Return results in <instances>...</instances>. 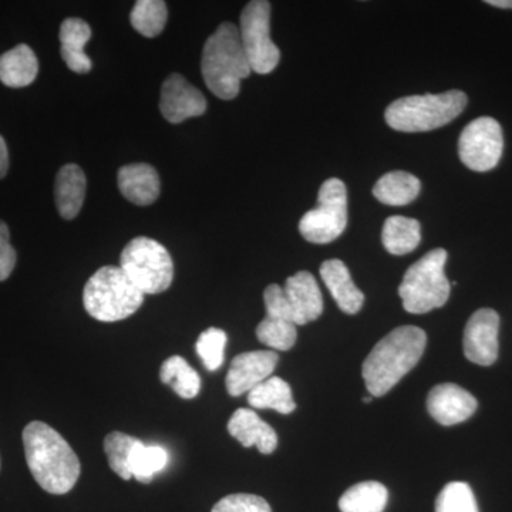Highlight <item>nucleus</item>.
<instances>
[{
	"label": "nucleus",
	"instance_id": "7",
	"mask_svg": "<svg viewBox=\"0 0 512 512\" xmlns=\"http://www.w3.org/2000/svg\"><path fill=\"white\" fill-rule=\"evenodd\" d=\"M120 268L144 295L163 293L173 284V258L156 239L137 237L128 242Z\"/></svg>",
	"mask_w": 512,
	"mask_h": 512
},
{
	"label": "nucleus",
	"instance_id": "27",
	"mask_svg": "<svg viewBox=\"0 0 512 512\" xmlns=\"http://www.w3.org/2000/svg\"><path fill=\"white\" fill-rule=\"evenodd\" d=\"M168 464V453L160 446H146L138 441L130 457L131 476L140 483L148 484Z\"/></svg>",
	"mask_w": 512,
	"mask_h": 512
},
{
	"label": "nucleus",
	"instance_id": "4",
	"mask_svg": "<svg viewBox=\"0 0 512 512\" xmlns=\"http://www.w3.org/2000/svg\"><path fill=\"white\" fill-rule=\"evenodd\" d=\"M468 103L461 90L440 94L407 96L393 101L384 113V119L393 130L402 133H424L444 127L457 119Z\"/></svg>",
	"mask_w": 512,
	"mask_h": 512
},
{
	"label": "nucleus",
	"instance_id": "1",
	"mask_svg": "<svg viewBox=\"0 0 512 512\" xmlns=\"http://www.w3.org/2000/svg\"><path fill=\"white\" fill-rule=\"evenodd\" d=\"M23 446L30 473L43 490L55 495L73 490L82 467L62 434L43 421H32L23 430Z\"/></svg>",
	"mask_w": 512,
	"mask_h": 512
},
{
	"label": "nucleus",
	"instance_id": "29",
	"mask_svg": "<svg viewBox=\"0 0 512 512\" xmlns=\"http://www.w3.org/2000/svg\"><path fill=\"white\" fill-rule=\"evenodd\" d=\"M256 338L268 348L286 352L295 346L298 330L295 323L289 320L266 316L256 328Z\"/></svg>",
	"mask_w": 512,
	"mask_h": 512
},
{
	"label": "nucleus",
	"instance_id": "37",
	"mask_svg": "<svg viewBox=\"0 0 512 512\" xmlns=\"http://www.w3.org/2000/svg\"><path fill=\"white\" fill-rule=\"evenodd\" d=\"M487 5L500 9H512V0H487Z\"/></svg>",
	"mask_w": 512,
	"mask_h": 512
},
{
	"label": "nucleus",
	"instance_id": "20",
	"mask_svg": "<svg viewBox=\"0 0 512 512\" xmlns=\"http://www.w3.org/2000/svg\"><path fill=\"white\" fill-rule=\"evenodd\" d=\"M87 181L82 168L66 164L57 173L55 184L56 207L64 220H73L82 211Z\"/></svg>",
	"mask_w": 512,
	"mask_h": 512
},
{
	"label": "nucleus",
	"instance_id": "31",
	"mask_svg": "<svg viewBox=\"0 0 512 512\" xmlns=\"http://www.w3.org/2000/svg\"><path fill=\"white\" fill-rule=\"evenodd\" d=\"M436 512H480V510L470 485L454 481L441 490L436 500Z\"/></svg>",
	"mask_w": 512,
	"mask_h": 512
},
{
	"label": "nucleus",
	"instance_id": "2",
	"mask_svg": "<svg viewBox=\"0 0 512 512\" xmlns=\"http://www.w3.org/2000/svg\"><path fill=\"white\" fill-rule=\"evenodd\" d=\"M427 345V335L417 326L404 325L384 336L363 362L367 392L382 397L416 367Z\"/></svg>",
	"mask_w": 512,
	"mask_h": 512
},
{
	"label": "nucleus",
	"instance_id": "13",
	"mask_svg": "<svg viewBox=\"0 0 512 512\" xmlns=\"http://www.w3.org/2000/svg\"><path fill=\"white\" fill-rule=\"evenodd\" d=\"M278 360L274 350H254L234 357L225 379L228 393L238 397L251 392L272 376Z\"/></svg>",
	"mask_w": 512,
	"mask_h": 512
},
{
	"label": "nucleus",
	"instance_id": "5",
	"mask_svg": "<svg viewBox=\"0 0 512 512\" xmlns=\"http://www.w3.org/2000/svg\"><path fill=\"white\" fill-rule=\"evenodd\" d=\"M144 296L120 266H103L84 286L83 305L100 322H119L140 309Z\"/></svg>",
	"mask_w": 512,
	"mask_h": 512
},
{
	"label": "nucleus",
	"instance_id": "18",
	"mask_svg": "<svg viewBox=\"0 0 512 512\" xmlns=\"http://www.w3.org/2000/svg\"><path fill=\"white\" fill-rule=\"evenodd\" d=\"M119 188L128 201L146 207L160 195V177L150 164L124 165L119 171Z\"/></svg>",
	"mask_w": 512,
	"mask_h": 512
},
{
	"label": "nucleus",
	"instance_id": "19",
	"mask_svg": "<svg viewBox=\"0 0 512 512\" xmlns=\"http://www.w3.org/2000/svg\"><path fill=\"white\" fill-rule=\"evenodd\" d=\"M60 53L64 63L74 73L84 74L92 70V59L84 53V46L92 37V28L86 20L69 18L60 26Z\"/></svg>",
	"mask_w": 512,
	"mask_h": 512
},
{
	"label": "nucleus",
	"instance_id": "38",
	"mask_svg": "<svg viewBox=\"0 0 512 512\" xmlns=\"http://www.w3.org/2000/svg\"><path fill=\"white\" fill-rule=\"evenodd\" d=\"M372 400H373L372 396L363 397V402H365V403H370V402H372Z\"/></svg>",
	"mask_w": 512,
	"mask_h": 512
},
{
	"label": "nucleus",
	"instance_id": "3",
	"mask_svg": "<svg viewBox=\"0 0 512 512\" xmlns=\"http://www.w3.org/2000/svg\"><path fill=\"white\" fill-rule=\"evenodd\" d=\"M201 70L208 89L221 100L235 99L241 92V82L252 69L234 23H222L208 37L202 50Z\"/></svg>",
	"mask_w": 512,
	"mask_h": 512
},
{
	"label": "nucleus",
	"instance_id": "21",
	"mask_svg": "<svg viewBox=\"0 0 512 512\" xmlns=\"http://www.w3.org/2000/svg\"><path fill=\"white\" fill-rule=\"evenodd\" d=\"M39 73V62L28 45H18L0 56V82L5 86L20 89L35 82Z\"/></svg>",
	"mask_w": 512,
	"mask_h": 512
},
{
	"label": "nucleus",
	"instance_id": "10",
	"mask_svg": "<svg viewBox=\"0 0 512 512\" xmlns=\"http://www.w3.org/2000/svg\"><path fill=\"white\" fill-rule=\"evenodd\" d=\"M504 150L503 128L493 117L471 121L458 140V156L470 170L485 173L500 163Z\"/></svg>",
	"mask_w": 512,
	"mask_h": 512
},
{
	"label": "nucleus",
	"instance_id": "22",
	"mask_svg": "<svg viewBox=\"0 0 512 512\" xmlns=\"http://www.w3.org/2000/svg\"><path fill=\"white\" fill-rule=\"evenodd\" d=\"M419 178L406 171H392L384 174L373 188V195L382 204L402 207L416 200L420 194Z\"/></svg>",
	"mask_w": 512,
	"mask_h": 512
},
{
	"label": "nucleus",
	"instance_id": "17",
	"mask_svg": "<svg viewBox=\"0 0 512 512\" xmlns=\"http://www.w3.org/2000/svg\"><path fill=\"white\" fill-rule=\"evenodd\" d=\"M228 431L242 446H256L262 454H272L278 447L275 430L254 410L238 409L228 421Z\"/></svg>",
	"mask_w": 512,
	"mask_h": 512
},
{
	"label": "nucleus",
	"instance_id": "16",
	"mask_svg": "<svg viewBox=\"0 0 512 512\" xmlns=\"http://www.w3.org/2000/svg\"><path fill=\"white\" fill-rule=\"evenodd\" d=\"M320 276L340 311L356 315L365 303V295L353 282L348 266L340 259H329L320 266Z\"/></svg>",
	"mask_w": 512,
	"mask_h": 512
},
{
	"label": "nucleus",
	"instance_id": "28",
	"mask_svg": "<svg viewBox=\"0 0 512 512\" xmlns=\"http://www.w3.org/2000/svg\"><path fill=\"white\" fill-rule=\"evenodd\" d=\"M167 18V5L163 0H138L130 15L133 28L146 37L161 35Z\"/></svg>",
	"mask_w": 512,
	"mask_h": 512
},
{
	"label": "nucleus",
	"instance_id": "25",
	"mask_svg": "<svg viewBox=\"0 0 512 512\" xmlns=\"http://www.w3.org/2000/svg\"><path fill=\"white\" fill-rule=\"evenodd\" d=\"M389 501V491L377 481H365L350 487L340 497L342 512H383Z\"/></svg>",
	"mask_w": 512,
	"mask_h": 512
},
{
	"label": "nucleus",
	"instance_id": "12",
	"mask_svg": "<svg viewBox=\"0 0 512 512\" xmlns=\"http://www.w3.org/2000/svg\"><path fill=\"white\" fill-rule=\"evenodd\" d=\"M160 110L165 120L180 124L192 117L202 116L207 111V100L184 76L174 73L165 79L161 87Z\"/></svg>",
	"mask_w": 512,
	"mask_h": 512
},
{
	"label": "nucleus",
	"instance_id": "15",
	"mask_svg": "<svg viewBox=\"0 0 512 512\" xmlns=\"http://www.w3.org/2000/svg\"><path fill=\"white\" fill-rule=\"evenodd\" d=\"M284 292L296 326L308 325L322 315V292L311 272L299 271L289 276Z\"/></svg>",
	"mask_w": 512,
	"mask_h": 512
},
{
	"label": "nucleus",
	"instance_id": "35",
	"mask_svg": "<svg viewBox=\"0 0 512 512\" xmlns=\"http://www.w3.org/2000/svg\"><path fill=\"white\" fill-rule=\"evenodd\" d=\"M18 255L15 248L10 245V232L8 225L0 221V282L6 281L15 269Z\"/></svg>",
	"mask_w": 512,
	"mask_h": 512
},
{
	"label": "nucleus",
	"instance_id": "23",
	"mask_svg": "<svg viewBox=\"0 0 512 512\" xmlns=\"http://www.w3.org/2000/svg\"><path fill=\"white\" fill-rule=\"evenodd\" d=\"M383 247L389 254L403 256L419 247L421 241L420 222L414 218L393 215L384 221Z\"/></svg>",
	"mask_w": 512,
	"mask_h": 512
},
{
	"label": "nucleus",
	"instance_id": "32",
	"mask_svg": "<svg viewBox=\"0 0 512 512\" xmlns=\"http://www.w3.org/2000/svg\"><path fill=\"white\" fill-rule=\"evenodd\" d=\"M227 342V333L222 329L210 328L201 333L195 348L208 372H215L224 363Z\"/></svg>",
	"mask_w": 512,
	"mask_h": 512
},
{
	"label": "nucleus",
	"instance_id": "33",
	"mask_svg": "<svg viewBox=\"0 0 512 512\" xmlns=\"http://www.w3.org/2000/svg\"><path fill=\"white\" fill-rule=\"evenodd\" d=\"M211 512H272L266 500L254 494H232L222 498Z\"/></svg>",
	"mask_w": 512,
	"mask_h": 512
},
{
	"label": "nucleus",
	"instance_id": "8",
	"mask_svg": "<svg viewBox=\"0 0 512 512\" xmlns=\"http://www.w3.org/2000/svg\"><path fill=\"white\" fill-rule=\"evenodd\" d=\"M348 225V190L339 178H329L318 194V207L306 212L299 222V232L312 244L335 241Z\"/></svg>",
	"mask_w": 512,
	"mask_h": 512
},
{
	"label": "nucleus",
	"instance_id": "6",
	"mask_svg": "<svg viewBox=\"0 0 512 512\" xmlns=\"http://www.w3.org/2000/svg\"><path fill=\"white\" fill-rule=\"evenodd\" d=\"M447 256L446 249H433L407 269L399 286L404 311L423 315L446 305L451 291L444 274Z\"/></svg>",
	"mask_w": 512,
	"mask_h": 512
},
{
	"label": "nucleus",
	"instance_id": "11",
	"mask_svg": "<svg viewBox=\"0 0 512 512\" xmlns=\"http://www.w3.org/2000/svg\"><path fill=\"white\" fill-rule=\"evenodd\" d=\"M500 316L493 309H480L468 319L464 329V355L480 366L494 365L498 357Z\"/></svg>",
	"mask_w": 512,
	"mask_h": 512
},
{
	"label": "nucleus",
	"instance_id": "14",
	"mask_svg": "<svg viewBox=\"0 0 512 512\" xmlns=\"http://www.w3.org/2000/svg\"><path fill=\"white\" fill-rule=\"evenodd\" d=\"M476 397L454 383H441L430 390L427 410L441 426H456L476 413Z\"/></svg>",
	"mask_w": 512,
	"mask_h": 512
},
{
	"label": "nucleus",
	"instance_id": "24",
	"mask_svg": "<svg viewBox=\"0 0 512 512\" xmlns=\"http://www.w3.org/2000/svg\"><path fill=\"white\" fill-rule=\"evenodd\" d=\"M248 403L254 409H271L281 414L295 412L292 389L281 377L271 376L248 393Z\"/></svg>",
	"mask_w": 512,
	"mask_h": 512
},
{
	"label": "nucleus",
	"instance_id": "9",
	"mask_svg": "<svg viewBox=\"0 0 512 512\" xmlns=\"http://www.w3.org/2000/svg\"><path fill=\"white\" fill-rule=\"evenodd\" d=\"M239 36L252 72H274L281 60V52L271 39V3L252 0L245 6L241 13Z\"/></svg>",
	"mask_w": 512,
	"mask_h": 512
},
{
	"label": "nucleus",
	"instance_id": "30",
	"mask_svg": "<svg viewBox=\"0 0 512 512\" xmlns=\"http://www.w3.org/2000/svg\"><path fill=\"white\" fill-rule=\"evenodd\" d=\"M138 441L140 440L136 437L120 431H113L104 439V451L109 458V466L123 480L133 478L130 471V457Z\"/></svg>",
	"mask_w": 512,
	"mask_h": 512
},
{
	"label": "nucleus",
	"instance_id": "26",
	"mask_svg": "<svg viewBox=\"0 0 512 512\" xmlns=\"http://www.w3.org/2000/svg\"><path fill=\"white\" fill-rule=\"evenodd\" d=\"M161 382L183 399H194L201 390V377L181 356L168 357L160 369Z\"/></svg>",
	"mask_w": 512,
	"mask_h": 512
},
{
	"label": "nucleus",
	"instance_id": "36",
	"mask_svg": "<svg viewBox=\"0 0 512 512\" xmlns=\"http://www.w3.org/2000/svg\"><path fill=\"white\" fill-rule=\"evenodd\" d=\"M9 170V153L5 138L0 136V178L5 177Z\"/></svg>",
	"mask_w": 512,
	"mask_h": 512
},
{
	"label": "nucleus",
	"instance_id": "34",
	"mask_svg": "<svg viewBox=\"0 0 512 512\" xmlns=\"http://www.w3.org/2000/svg\"><path fill=\"white\" fill-rule=\"evenodd\" d=\"M266 316L279 318L293 322L291 308L286 301L284 288L279 285H269L264 292ZM295 323V322H293Z\"/></svg>",
	"mask_w": 512,
	"mask_h": 512
}]
</instances>
